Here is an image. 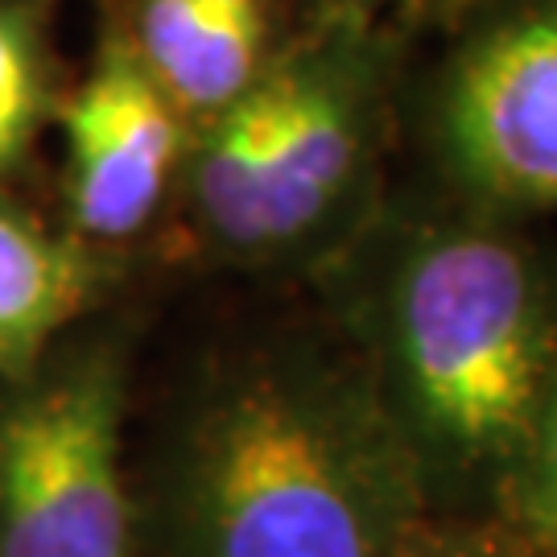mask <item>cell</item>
Masks as SVG:
<instances>
[{"label": "cell", "instance_id": "obj_1", "mask_svg": "<svg viewBox=\"0 0 557 557\" xmlns=\"http://www.w3.org/2000/svg\"><path fill=\"white\" fill-rule=\"evenodd\" d=\"M133 499L140 557H388L434 512L335 326L220 359L133 467Z\"/></svg>", "mask_w": 557, "mask_h": 557}, {"label": "cell", "instance_id": "obj_2", "mask_svg": "<svg viewBox=\"0 0 557 557\" xmlns=\"http://www.w3.org/2000/svg\"><path fill=\"white\" fill-rule=\"evenodd\" d=\"M310 277L434 512L492 508L557 384V281L533 244L487 215L380 202Z\"/></svg>", "mask_w": 557, "mask_h": 557}, {"label": "cell", "instance_id": "obj_3", "mask_svg": "<svg viewBox=\"0 0 557 557\" xmlns=\"http://www.w3.org/2000/svg\"><path fill=\"white\" fill-rule=\"evenodd\" d=\"M409 34L298 4L264 79L190 128L170 220L207 264L314 273L376 215Z\"/></svg>", "mask_w": 557, "mask_h": 557}, {"label": "cell", "instance_id": "obj_4", "mask_svg": "<svg viewBox=\"0 0 557 557\" xmlns=\"http://www.w3.org/2000/svg\"><path fill=\"white\" fill-rule=\"evenodd\" d=\"M133 343L112 301L0 380V557H140Z\"/></svg>", "mask_w": 557, "mask_h": 557}, {"label": "cell", "instance_id": "obj_5", "mask_svg": "<svg viewBox=\"0 0 557 557\" xmlns=\"http://www.w3.org/2000/svg\"><path fill=\"white\" fill-rule=\"evenodd\" d=\"M462 29L430 91L442 170L483 211H554L557 0H504Z\"/></svg>", "mask_w": 557, "mask_h": 557}, {"label": "cell", "instance_id": "obj_6", "mask_svg": "<svg viewBox=\"0 0 557 557\" xmlns=\"http://www.w3.org/2000/svg\"><path fill=\"white\" fill-rule=\"evenodd\" d=\"M54 128L62 133L54 220L103 252L133 257L140 239L170 223L190 124L100 9L87 62L66 83Z\"/></svg>", "mask_w": 557, "mask_h": 557}, {"label": "cell", "instance_id": "obj_7", "mask_svg": "<svg viewBox=\"0 0 557 557\" xmlns=\"http://www.w3.org/2000/svg\"><path fill=\"white\" fill-rule=\"evenodd\" d=\"M96 9L190 128L252 91L298 25L285 0H96Z\"/></svg>", "mask_w": 557, "mask_h": 557}, {"label": "cell", "instance_id": "obj_8", "mask_svg": "<svg viewBox=\"0 0 557 557\" xmlns=\"http://www.w3.org/2000/svg\"><path fill=\"white\" fill-rule=\"evenodd\" d=\"M133 257L103 252L0 190V380L38 363L71 326L112 306Z\"/></svg>", "mask_w": 557, "mask_h": 557}, {"label": "cell", "instance_id": "obj_9", "mask_svg": "<svg viewBox=\"0 0 557 557\" xmlns=\"http://www.w3.org/2000/svg\"><path fill=\"white\" fill-rule=\"evenodd\" d=\"M59 9L62 0H0V190L34 170L71 83Z\"/></svg>", "mask_w": 557, "mask_h": 557}, {"label": "cell", "instance_id": "obj_10", "mask_svg": "<svg viewBox=\"0 0 557 557\" xmlns=\"http://www.w3.org/2000/svg\"><path fill=\"white\" fill-rule=\"evenodd\" d=\"M388 557H557V545L492 508H479L421 517Z\"/></svg>", "mask_w": 557, "mask_h": 557}, {"label": "cell", "instance_id": "obj_11", "mask_svg": "<svg viewBox=\"0 0 557 557\" xmlns=\"http://www.w3.org/2000/svg\"><path fill=\"white\" fill-rule=\"evenodd\" d=\"M492 512L557 545V384L549 388L537 425L524 442V455L499 487Z\"/></svg>", "mask_w": 557, "mask_h": 557}, {"label": "cell", "instance_id": "obj_12", "mask_svg": "<svg viewBox=\"0 0 557 557\" xmlns=\"http://www.w3.org/2000/svg\"><path fill=\"white\" fill-rule=\"evenodd\" d=\"M298 4L347 9L359 17L388 21V25H397L413 38L418 29H462L467 21H475L479 13L496 9L504 0H298Z\"/></svg>", "mask_w": 557, "mask_h": 557}]
</instances>
